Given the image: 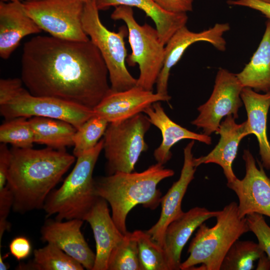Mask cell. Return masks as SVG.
Here are the masks:
<instances>
[{
	"label": "cell",
	"mask_w": 270,
	"mask_h": 270,
	"mask_svg": "<svg viewBox=\"0 0 270 270\" xmlns=\"http://www.w3.org/2000/svg\"><path fill=\"white\" fill-rule=\"evenodd\" d=\"M95 0L84 2L82 16L84 30L96 46L107 66L112 92H121L136 86L137 79L128 71L126 64L127 50L124 38L126 26L118 32L108 30L102 22Z\"/></svg>",
	"instance_id": "7"
},
{
	"label": "cell",
	"mask_w": 270,
	"mask_h": 270,
	"mask_svg": "<svg viewBox=\"0 0 270 270\" xmlns=\"http://www.w3.org/2000/svg\"><path fill=\"white\" fill-rule=\"evenodd\" d=\"M216 218L214 226L204 222L198 228L188 248L190 255L180 270H220L232 245L250 231L246 217L240 218L235 202L226 206Z\"/></svg>",
	"instance_id": "4"
},
{
	"label": "cell",
	"mask_w": 270,
	"mask_h": 270,
	"mask_svg": "<svg viewBox=\"0 0 270 270\" xmlns=\"http://www.w3.org/2000/svg\"><path fill=\"white\" fill-rule=\"evenodd\" d=\"M11 152L6 144H0V190L6 185L8 172L10 166Z\"/></svg>",
	"instance_id": "36"
},
{
	"label": "cell",
	"mask_w": 270,
	"mask_h": 270,
	"mask_svg": "<svg viewBox=\"0 0 270 270\" xmlns=\"http://www.w3.org/2000/svg\"><path fill=\"white\" fill-rule=\"evenodd\" d=\"M103 144L102 138L94 148L77 157L74 168L62 184L53 190L46 200L43 210L48 217L55 214L58 220H84L98 197L92 173Z\"/></svg>",
	"instance_id": "5"
},
{
	"label": "cell",
	"mask_w": 270,
	"mask_h": 270,
	"mask_svg": "<svg viewBox=\"0 0 270 270\" xmlns=\"http://www.w3.org/2000/svg\"><path fill=\"white\" fill-rule=\"evenodd\" d=\"M169 95L164 96L153 91L134 86L121 92L111 91L96 106L94 115L108 123L120 122L143 112L144 110L158 102H168Z\"/></svg>",
	"instance_id": "14"
},
{
	"label": "cell",
	"mask_w": 270,
	"mask_h": 270,
	"mask_svg": "<svg viewBox=\"0 0 270 270\" xmlns=\"http://www.w3.org/2000/svg\"><path fill=\"white\" fill-rule=\"evenodd\" d=\"M226 2L230 6H244L258 11L270 20V3L260 0H228Z\"/></svg>",
	"instance_id": "37"
},
{
	"label": "cell",
	"mask_w": 270,
	"mask_h": 270,
	"mask_svg": "<svg viewBox=\"0 0 270 270\" xmlns=\"http://www.w3.org/2000/svg\"><path fill=\"white\" fill-rule=\"evenodd\" d=\"M6 186L14 197L12 210L24 214L43 209L46 200L75 161L65 150L13 147Z\"/></svg>",
	"instance_id": "2"
},
{
	"label": "cell",
	"mask_w": 270,
	"mask_h": 270,
	"mask_svg": "<svg viewBox=\"0 0 270 270\" xmlns=\"http://www.w3.org/2000/svg\"><path fill=\"white\" fill-rule=\"evenodd\" d=\"M84 220L80 219L46 220L40 230L41 240L56 245L80 262L84 268L92 270L96 258L82 232Z\"/></svg>",
	"instance_id": "15"
},
{
	"label": "cell",
	"mask_w": 270,
	"mask_h": 270,
	"mask_svg": "<svg viewBox=\"0 0 270 270\" xmlns=\"http://www.w3.org/2000/svg\"><path fill=\"white\" fill-rule=\"evenodd\" d=\"M11 254L17 260L26 258L32 250L31 244L28 239L23 236L14 238L9 244Z\"/></svg>",
	"instance_id": "34"
},
{
	"label": "cell",
	"mask_w": 270,
	"mask_h": 270,
	"mask_svg": "<svg viewBox=\"0 0 270 270\" xmlns=\"http://www.w3.org/2000/svg\"><path fill=\"white\" fill-rule=\"evenodd\" d=\"M143 113L162 134V142L154 152V158L158 163L164 165L169 161L172 156L171 148L181 140L190 139L206 144L212 143L210 136L190 131L172 120L166 113L160 102L154 103L146 108Z\"/></svg>",
	"instance_id": "21"
},
{
	"label": "cell",
	"mask_w": 270,
	"mask_h": 270,
	"mask_svg": "<svg viewBox=\"0 0 270 270\" xmlns=\"http://www.w3.org/2000/svg\"><path fill=\"white\" fill-rule=\"evenodd\" d=\"M24 4L29 16L51 36L72 40H90L82 25V0H34L24 1Z\"/></svg>",
	"instance_id": "10"
},
{
	"label": "cell",
	"mask_w": 270,
	"mask_h": 270,
	"mask_svg": "<svg viewBox=\"0 0 270 270\" xmlns=\"http://www.w3.org/2000/svg\"><path fill=\"white\" fill-rule=\"evenodd\" d=\"M1 2H24V0H0Z\"/></svg>",
	"instance_id": "40"
},
{
	"label": "cell",
	"mask_w": 270,
	"mask_h": 270,
	"mask_svg": "<svg viewBox=\"0 0 270 270\" xmlns=\"http://www.w3.org/2000/svg\"><path fill=\"white\" fill-rule=\"evenodd\" d=\"M28 120L34 132V143L59 150H65L66 147L74 145L76 128L72 124L44 117L34 116Z\"/></svg>",
	"instance_id": "25"
},
{
	"label": "cell",
	"mask_w": 270,
	"mask_h": 270,
	"mask_svg": "<svg viewBox=\"0 0 270 270\" xmlns=\"http://www.w3.org/2000/svg\"><path fill=\"white\" fill-rule=\"evenodd\" d=\"M242 158L246 166L244 177L227 183L238 198V216L243 218L248 214L258 213L270 218V179L262 164L258 163L259 168L256 166L248 150H244Z\"/></svg>",
	"instance_id": "12"
},
{
	"label": "cell",
	"mask_w": 270,
	"mask_h": 270,
	"mask_svg": "<svg viewBox=\"0 0 270 270\" xmlns=\"http://www.w3.org/2000/svg\"><path fill=\"white\" fill-rule=\"evenodd\" d=\"M261 0L264 2H268V3H270V0Z\"/></svg>",
	"instance_id": "41"
},
{
	"label": "cell",
	"mask_w": 270,
	"mask_h": 270,
	"mask_svg": "<svg viewBox=\"0 0 270 270\" xmlns=\"http://www.w3.org/2000/svg\"><path fill=\"white\" fill-rule=\"evenodd\" d=\"M264 252L258 244L250 240H238L226 252L220 270H252L254 262L258 259Z\"/></svg>",
	"instance_id": "27"
},
{
	"label": "cell",
	"mask_w": 270,
	"mask_h": 270,
	"mask_svg": "<svg viewBox=\"0 0 270 270\" xmlns=\"http://www.w3.org/2000/svg\"><path fill=\"white\" fill-rule=\"evenodd\" d=\"M174 174L172 170L156 162L141 172H117L94 179L95 192L110 204L112 220L124 235L128 232L126 220L129 212L138 204L156 209L162 198L158 184Z\"/></svg>",
	"instance_id": "3"
},
{
	"label": "cell",
	"mask_w": 270,
	"mask_h": 270,
	"mask_svg": "<svg viewBox=\"0 0 270 270\" xmlns=\"http://www.w3.org/2000/svg\"><path fill=\"white\" fill-rule=\"evenodd\" d=\"M8 264L4 262L3 256H2L1 252H0V270H7L8 269Z\"/></svg>",
	"instance_id": "39"
},
{
	"label": "cell",
	"mask_w": 270,
	"mask_h": 270,
	"mask_svg": "<svg viewBox=\"0 0 270 270\" xmlns=\"http://www.w3.org/2000/svg\"><path fill=\"white\" fill-rule=\"evenodd\" d=\"M134 232L142 270H170L164 248L146 231L136 230Z\"/></svg>",
	"instance_id": "29"
},
{
	"label": "cell",
	"mask_w": 270,
	"mask_h": 270,
	"mask_svg": "<svg viewBox=\"0 0 270 270\" xmlns=\"http://www.w3.org/2000/svg\"><path fill=\"white\" fill-rule=\"evenodd\" d=\"M20 78L32 95L92 110L112 91L107 66L90 39L33 37L23 48Z\"/></svg>",
	"instance_id": "1"
},
{
	"label": "cell",
	"mask_w": 270,
	"mask_h": 270,
	"mask_svg": "<svg viewBox=\"0 0 270 270\" xmlns=\"http://www.w3.org/2000/svg\"><path fill=\"white\" fill-rule=\"evenodd\" d=\"M192 140L184 149V164L178 180L174 182L166 194L162 197L160 217L158 222L146 232L152 239L163 247L165 231L169 224L184 212L182 202L188 186L194 178L196 168L193 165Z\"/></svg>",
	"instance_id": "16"
},
{
	"label": "cell",
	"mask_w": 270,
	"mask_h": 270,
	"mask_svg": "<svg viewBox=\"0 0 270 270\" xmlns=\"http://www.w3.org/2000/svg\"><path fill=\"white\" fill-rule=\"evenodd\" d=\"M243 88L236 74L220 68L210 97L198 108L199 114L191 124L210 136L217 132L224 117L232 116L237 118L243 104L240 96Z\"/></svg>",
	"instance_id": "11"
},
{
	"label": "cell",
	"mask_w": 270,
	"mask_h": 270,
	"mask_svg": "<svg viewBox=\"0 0 270 270\" xmlns=\"http://www.w3.org/2000/svg\"><path fill=\"white\" fill-rule=\"evenodd\" d=\"M108 204L104 198L98 197L84 218L90 224L96 242L92 270H108L110 254L124 237L110 215Z\"/></svg>",
	"instance_id": "18"
},
{
	"label": "cell",
	"mask_w": 270,
	"mask_h": 270,
	"mask_svg": "<svg viewBox=\"0 0 270 270\" xmlns=\"http://www.w3.org/2000/svg\"><path fill=\"white\" fill-rule=\"evenodd\" d=\"M13 204L12 194L6 185L4 188L0 190V246L4 234L10 228V224L7 218Z\"/></svg>",
	"instance_id": "33"
},
{
	"label": "cell",
	"mask_w": 270,
	"mask_h": 270,
	"mask_svg": "<svg viewBox=\"0 0 270 270\" xmlns=\"http://www.w3.org/2000/svg\"><path fill=\"white\" fill-rule=\"evenodd\" d=\"M240 96L246 112L249 134L256 136L262 164L270 170V144L266 133L270 92L262 94L250 88H244Z\"/></svg>",
	"instance_id": "22"
},
{
	"label": "cell",
	"mask_w": 270,
	"mask_h": 270,
	"mask_svg": "<svg viewBox=\"0 0 270 270\" xmlns=\"http://www.w3.org/2000/svg\"><path fill=\"white\" fill-rule=\"evenodd\" d=\"M232 116H226L219 126L216 134L220 136L218 144L208 154L193 158V165L196 168L202 164L214 163L222 169L227 183L237 178L232 170V163L236 158L242 140L250 135L246 120L237 124Z\"/></svg>",
	"instance_id": "17"
},
{
	"label": "cell",
	"mask_w": 270,
	"mask_h": 270,
	"mask_svg": "<svg viewBox=\"0 0 270 270\" xmlns=\"http://www.w3.org/2000/svg\"><path fill=\"white\" fill-rule=\"evenodd\" d=\"M108 124L104 119L94 115L85 122L74 136V156L77 158L96 146Z\"/></svg>",
	"instance_id": "30"
},
{
	"label": "cell",
	"mask_w": 270,
	"mask_h": 270,
	"mask_svg": "<svg viewBox=\"0 0 270 270\" xmlns=\"http://www.w3.org/2000/svg\"><path fill=\"white\" fill-rule=\"evenodd\" d=\"M244 88L256 92H270V20L266 22L264 34L250 61L236 74Z\"/></svg>",
	"instance_id": "24"
},
{
	"label": "cell",
	"mask_w": 270,
	"mask_h": 270,
	"mask_svg": "<svg viewBox=\"0 0 270 270\" xmlns=\"http://www.w3.org/2000/svg\"><path fill=\"white\" fill-rule=\"evenodd\" d=\"M166 11L174 13H186L192 10L194 0H153Z\"/></svg>",
	"instance_id": "35"
},
{
	"label": "cell",
	"mask_w": 270,
	"mask_h": 270,
	"mask_svg": "<svg viewBox=\"0 0 270 270\" xmlns=\"http://www.w3.org/2000/svg\"><path fill=\"white\" fill-rule=\"evenodd\" d=\"M108 270H142L134 232H128L113 248L109 257Z\"/></svg>",
	"instance_id": "28"
},
{
	"label": "cell",
	"mask_w": 270,
	"mask_h": 270,
	"mask_svg": "<svg viewBox=\"0 0 270 270\" xmlns=\"http://www.w3.org/2000/svg\"><path fill=\"white\" fill-rule=\"evenodd\" d=\"M219 212L194 207L169 224L165 231L163 248L170 270H180L182 250L192 233L206 220L216 218Z\"/></svg>",
	"instance_id": "19"
},
{
	"label": "cell",
	"mask_w": 270,
	"mask_h": 270,
	"mask_svg": "<svg viewBox=\"0 0 270 270\" xmlns=\"http://www.w3.org/2000/svg\"><path fill=\"white\" fill-rule=\"evenodd\" d=\"M256 270H270V258L265 252L263 253L259 258Z\"/></svg>",
	"instance_id": "38"
},
{
	"label": "cell",
	"mask_w": 270,
	"mask_h": 270,
	"mask_svg": "<svg viewBox=\"0 0 270 270\" xmlns=\"http://www.w3.org/2000/svg\"><path fill=\"white\" fill-rule=\"evenodd\" d=\"M230 29L228 23H216L212 27L196 32L186 26L178 30L165 45V56L162 68L156 82V92L167 96L170 71L180 60L186 50L192 44L200 42L210 44L220 51L226 49V41L223 36Z\"/></svg>",
	"instance_id": "13"
},
{
	"label": "cell",
	"mask_w": 270,
	"mask_h": 270,
	"mask_svg": "<svg viewBox=\"0 0 270 270\" xmlns=\"http://www.w3.org/2000/svg\"><path fill=\"white\" fill-rule=\"evenodd\" d=\"M151 124L143 112L109 123L102 138L108 175L134 172L140 156L148 149L144 136Z\"/></svg>",
	"instance_id": "8"
},
{
	"label": "cell",
	"mask_w": 270,
	"mask_h": 270,
	"mask_svg": "<svg viewBox=\"0 0 270 270\" xmlns=\"http://www.w3.org/2000/svg\"><path fill=\"white\" fill-rule=\"evenodd\" d=\"M41 28L26 12L23 2H0V56L8 59L22 39L40 32Z\"/></svg>",
	"instance_id": "20"
},
{
	"label": "cell",
	"mask_w": 270,
	"mask_h": 270,
	"mask_svg": "<svg viewBox=\"0 0 270 270\" xmlns=\"http://www.w3.org/2000/svg\"><path fill=\"white\" fill-rule=\"evenodd\" d=\"M110 18L115 20H123L127 27L132 52L127 56L126 62L131 66L138 65L140 75L136 86L152 91L165 56V45L161 41L158 30L146 23L143 25L138 24L130 6H116Z\"/></svg>",
	"instance_id": "6"
},
{
	"label": "cell",
	"mask_w": 270,
	"mask_h": 270,
	"mask_svg": "<svg viewBox=\"0 0 270 270\" xmlns=\"http://www.w3.org/2000/svg\"><path fill=\"white\" fill-rule=\"evenodd\" d=\"M28 118L18 117L6 120L0 126V142L18 148H32L34 134Z\"/></svg>",
	"instance_id": "31"
},
{
	"label": "cell",
	"mask_w": 270,
	"mask_h": 270,
	"mask_svg": "<svg viewBox=\"0 0 270 270\" xmlns=\"http://www.w3.org/2000/svg\"><path fill=\"white\" fill-rule=\"evenodd\" d=\"M18 270H83L84 266L52 243L34 252L32 261L20 264Z\"/></svg>",
	"instance_id": "26"
},
{
	"label": "cell",
	"mask_w": 270,
	"mask_h": 270,
	"mask_svg": "<svg viewBox=\"0 0 270 270\" xmlns=\"http://www.w3.org/2000/svg\"><path fill=\"white\" fill-rule=\"evenodd\" d=\"M18 83L6 101L0 104V114L6 120L34 116L66 122L76 130L94 116L93 110L57 98L36 96Z\"/></svg>",
	"instance_id": "9"
},
{
	"label": "cell",
	"mask_w": 270,
	"mask_h": 270,
	"mask_svg": "<svg viewBox=\"0 0 270 270\" xmlns=\"http://www.w3.org/2000/svg\"><path fill=\"white\" fill-rule=\"evenodd\" d=\"M246 218L250 231L255 234L258 244L270 258V227L263 215L252 213L246 215Z\"/></svg>",
	"instance_id": "32"
},
{
	"label": "cell",
	"mask_w": 270,
	"mask_h": 270,
	"mask_svg": "<svg viewBox=\"0 0 270 270\" xmlns=\"http://www.w3.org/2000/svg\"><path fill=\"white\" fill-rule=\"evenodd\" d=\"M95 2L99 10L118 6L136 7L142 10L155 23L160 40L164 45L178 30L186 26L188 20L186 13L168 12L153 0H95Z\"/></svg>",
	"instance_id": "23"
},
{
	"label": "cell",
	"mask_w": 270,
	"mask_h": 270,
	"mask_svg": "<svg viewBox=\"0 0 270 270\" xmlns=\"http://www.w3.org/2000/svg\"><path fill=\"white\" fill-rule=\"evenodd\" d=\"M30 0H24V1H30ZM82 0L84 1L85 2H88V0Z\"/></svg>",
	"instance_id": "42"
}]
</instances>
